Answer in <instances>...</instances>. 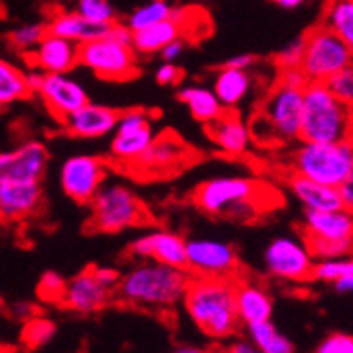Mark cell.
<instances>
[{
  "label": "cell",
  "mask_w": 353,
  "mask_h": 353,
  "mask_svg": "<svg viewBox=\"0 0 353 353\" xmlns=\"http://www.w3.org/2000/svg\"><path fill=\"white\" fill-rule=\"evenodd\" d=\"M190 275L184 269L138 261L114 285V296L134 309L150 313H172L182 305Z\"/></svg>",
  "instance_id": "6da1fadb"
},
{
  "label": "cell",
  "mask_w": 353,
  "mask_h": 353,
  "mask_svg": "<svg viewBox=\"0 0 353 353\" xmlns=\"http://www.w3.org/2000/svg\"><path fill=\"white\" fill-rule=\"evenodd\" d=\"M182 307L190 322L212 341H231L241 328L235 309V279L190 277Z\"/></svg>",
  "instance_id": "7a4b0ae2"
},
{
  "label": "cell",
  "mask_w": 353,
  "mask_h": 353,
  "mask_svg": "<svg viewBox=\"0 0 353 353\" xmlns=\"http://www.w3.org/2000/svg\"><path fill=\"white\" fill-rule=\"evenodd\" d=\"M267 188L248 176H220L201 182L192 190V203L210 216H224L237 222L259 220L265 210Z\"/></svg>",
  "instance_id": "3957f363"
},
{
  "label": "cell",
  "mask_w": 353,
  "mask_h": 353,
  "mask_svg": "<svg viewBox=\"0 0 353 353\" xmlns=\"http://www.w3.org/2000/svg\"><path fill=\"white\" fill-rule=\"evenodd\" d=\"M299 140L309 144L351 142V106L332 98L324 83H307Z\"/></svg>",
  "instance_id": "277c9868"
},
{
  "label": "cell",
  "mask_w": 353,
  "mask_h": 353,
  "mask_svg": "<svg viewBox=\"0 0 353 353\" xmlns=\"http://www.w3.org/2000/svg\"><path fill=\"white\" fill-rule=\"evenodd\" d=\"M91 205L89 229L95 233H121L127 229L146 227L152 222V216L146 203L136 195V192L121 182L102 184V188L95 192Z\"/></svg>",
  "instance_id": "5b68a950"
},
{
  "label": "cell",
  "mask_w": 353,
  "mask_h": 353,
  "mask_svg": "<svg viewBox=\"0 0 353 353\" xmlns=\"http://www.w3.org/2000/svg\"><path fill=\"white\" fill-rule=\"evenodd\" d=\"M303 114V89L277 83L261 112L252 121L250 136L261 144H288L299 140Z\"/></svg>",
  "instance_id": "8992f818"
},
{
  "label": "cell",
  "mask_w": 353,
  "mask_h": 353,
  "mask_svg": "<svg viewBox=\"0 0 353 353\" xmlns=\"http://www.w3.org/2000/svg\"><path fill=\"white\" fill-rule=\"evenodd\" d=\"M79 63L104 81H130L140 74L132 32L119 23H112L106 37L79 45Z\"/></svg>",
  "instance_id": "52a82bcc"
},
{
  "label": "cell",
  "mask_w": 353,
  "mask_h": 353,
  "mask_svg": "<svg viewBox=\"0 0 353 353\" xmlns=\"http://www.w3.org/2000/svg\"><path fill=\"white\" fill-rule=\"evenodd\" d=\"M292 174L311 182L339 188L353 180V146L351 142L309 144L303 142L292 152Z\"/></svg>",
  "instance_id": "ba28073f"
},
{
  "label": "cell",
  "mask_w": 353,
  "mask_h": 353,
  "mask_svg": "<svg viewBox=\"0 0 353 353\" xmlns=\"http://www.w3.org/2000/svg\"><path fill=\"white\" fill-rule=\"evenodd\" d=\"M303 241L315 261L343 259L351 254L353 245V216L349 210L305 212Z\"/></svg>",
  "instance_id": "9c48e42d"
},
{
  "label": "cell",
  "mask_w": 353,
  "mask_h": 353,
  "mask_svg": "<svg viewBox=\"0 0 353 353\" xmlns=\"http://www.w3.org/2000/svg\"><path fill=\"white\" fill-rule=\"evenodd\" d=\"M197 159V150L188 146L176 132L154 134L148 148L134 165L125 170L138 180H165L186 170Z\"/></svg>",
  "instance_id": "30bf717a"
},
{
  "label": "cell",
  "mask_w": 353,
  "mask_h": 353,
  "mask_svg": "<svg viewBox=\"0 0 353 353\" xmlns=\"http://www.w3.org/2000/svg\"><path fill=\"white\" fill-rule=\"evenodd\" d=\"M351 45L339 39L326 26H319L305 37L301 70L309 83H324L334 72L351 66Z\"/></svg>",
  "instance_id": "8fae6325"
},
{
  "label": "cell",
  "mask_w": 353,
  "mask_h": 353,
  "mask_svg": "<svg viewBox=\"0 0 353 353\" xmlns=\"http://www.w3.org/2000/svg\"><path fill=\"white\" fill-rule=\"evenodd\" d=\"M114 138L110 142V161L119 170H127L134 165L142 152L148 148V144L154 138L152 132V119L142 108H130L119 112Z\"/></svg>",
  "instance_id": "7c38bea8"
},
{
  "label": "cell",
  "mask_w": 353,
  "mask_h": 353,
  "mask_svg": "<svg viewBox=\"0 0 353 353\" xmlns=\"http://www.w3.org/2000/svg\"><path fill=\"white\" fill-rule=\"evenodd\" d=\"M184 271L190 277H239V256L237 250L218 239H188L186 241V265Z\"/></svg>",
  "instance_id": "4fadbf2b"
},
{
  "label": "cell",
  "mask_w": 353,
  "mask_h": 353,
  "mask_svg": "<svg viewBox=\"0 0 353 353\" xmlns=\"http://www.w3.org/2000/svg\"><path fill=\"white\" fill-rule=\"evenodd\" d=\"M265 269L271 277L285 283H305L311 279L315 259L303 237H275L263 254Z\"/></svg>",
  "instance_id": "5bb4252c"
},
{
  "label": "cell",
  "mask_w": 353,
  "mask_h": 353,
  "mask_svg": "<svg viewBox=\"0 0 353 353\" xmlns=\"http://www.w3.org/2000/svg\"><path fill=\"white\" fill-rule=\"evenodd\" d=\"M108 176V163L95 154H77L63 161L59 172L61 190L77 201L89 203Z\"/></svg>",
  "instance_id": "9a60e30c"
},
{
  "label": "cell",
  "mask_w": 353,
  "mask_h": 353,
  "mask_svg": "<svg viewBox=\"0 0 353 353\" xmlns=\"http://www.w3.org/2000/svg\"><path fill=\"white\" fill-rule=\"evenodd\" d=\"M47 163V146L39 140H28L11 152H0V182L41 184Z\"/></svg>",
  "instance_id": "2e32d148"
},
{
  "label": "cell",
  "mask_w": 353,
  "mask_h": 353,
  "mask_svg": "<svg viewBox=\"0 0 353 353\" xmlns=\"http://www.w3.org/2000/svg\"><path fill=\"white\" fill-rule=\"evenodd\" d=\"M112 296L114 290L100 283L98 277L93 275L91 267H87L72 279H66V288H63V296L59 305L79 315H93L106 309L112 303Z\"/></svg>",
  "instance_id": "e0dca14e"
},
{
  "label": "cell",
  "mask_w": 353,
  "mask_h": 353,
  "mask_svg": "<svg viewBox=\"0 0 353 353\" xmlns=\"http://www.w3.org/2000/svg\"><path fill=\"white\" fill-rule=\"evenodd\" d=\"M130 254L138 261H152L159 265L184 269L186 239L180 233L170 231V229H154L134 239L130 245Z\"/></svg>",
  "instance_id": "ac0fdd59"
},
{
  "label": "cell",
  "mask_w": 353,
  "mask_h": 353,
  "mask_svg": "<svg viewBox=\"0 0 353 353\" xmlns=\"http://www.w3.org/2000/svg\"><path fill=\"white\" fill-rule=\"evenodd\" d=\"M37 93H41L45 108L59 123L89 102L83 85L68 74H43V83Z\"/></svg>",
  "instance_id": "d6986e66"
},
{
  "label": "cell",
  "mask_w": 353,
  "mask_h": 353,
  "mask_svg": "<svg viewBox=\"0 0 353 353\" xmlns=\"http://www.w3.org/2000/svg\"><path fill=\"white\" fill-rule=\"evenodd\" d=\"M119 119V110L110 106H100L87 102L79 110H74L70 117L61 121L63 130L72 138H83V140H98L114 132Z\"/></svg>",
  "instance_id": "ffe728a7"
},
{
  "label": "cell",
  "mask_w": 353,
  "mask_h": 353,
  "mask_svg": "<svg viewBox=\"0 0 353 353\" xmlns=\"http://www.w3.org/2000/svg\"><path fill=\"white\" fill-rule=\"evenodd\" d=\"M28 63L43 70V74H68L79 63V45L45 34L28 53Z\"/></svg>",
  "instance_id": "44dd1931"
},
{
  "label": "cell",
  "mask_w": 353,
  "mask_h": 353,
  "mask_svg": "<svg viewBox=\"0 0 353 353\" xmlns=\"http://www.w3.org/2000/svg\"><path fill=\"white\" fill-rule=\"evenodd\" d=\"M43 208L41 184L23 182H0V220L21 222Z\"/></svg>",
  "instance_id": "7402d4cb"
},
{
  "label": "cell",
  "mask_w": 353,
  "mask_h": 353,
  "mask_svg": "<svg viewBox=\"0 0 353 353\" xmlns=\"http://www.w3.org/2000/svg\"><path fill=\"white\" fill-rule=\"evenodd\" d=\"M235 309L239 322L248 328L273 317V296L261 281L235 279Z\"/></svg>",
  "instance_id": "603a6c76"
},
{
  "label": "cell",
  "mask_w": 353,
  "mask_h": 353,
  "mask_svg": "<svg viewBox=\"0 0 353 353\" xmlns=\"http://www.w3.org/2000/svg\"><path fill=\"white\" fill-rule=\"evenodd\" d=\"M205 127H208V138L222 154L243 157L248 152L252 136L248 125L241 121V117L235 110H222V114L216 117Z\"/></svg>",
  "instance_id": "cb8c5ba5"
},
{
  "label": "cell",
  "mask_w": 353,
  "mask_h": 353,
  "mask_svg": "<svg viewBox=\"0 0 353 353\" xmlns=\"http://www.w3.org/2000/svg\"><path fill=\"white\" fill-rule=\"evenodd\" d=\"M45 28H47V34H51V37L70 41L74 45H85V43H91L95 39L106 37L112 28V23H91L72 11V13L55 15Z\"/></svg>",
  "instance_id": "d4e9b609"
},
{
  "label": "cell",
  "mask_w": 353,
  "mask_h": 353,
  "mask_svg": "<svg viewBox=\"0 0 353 353\" xmlns=\"http://www.w3.org/2000/svg\"><path fill=\"white\" fill-rule=\"evenodd\" d=\"M184 37H186L184 26L178 19L176 9H174L170 19H165L161 23H154L142 32H134L132 34V49L136 53H142V55H152V53L161 51L165 45L178 41V39L184 41Z\"/></svg>",
  "instance_id": "484cf974"
},
{
  "label": "cell",
  "mask_w": 353,
  "mask_h": 353,
  "mask_svg": "<svg viewBox=\"0 0 353 353\" xmlns=\"http://www.w3.org/2000/svg\"><path fill=\"white\" fill-rule=\"evenodd\" d=\"M292 195L301 201L305 212H332V210H343L341 199H339V190L311 182L307 178H301L292 174L288 178Z\"/></svg>",
  "instance_id": "4316f807"
},
{
  "label": "cell",
  "mask_w": 353,
  "mask_h": 353,
  "mask_svg": "<svg viewBox=\"0 0 353 353\" xmlns=\"http://www.w3.org/2000/svg\"><path fill=\"white\" fill-rule=\"evenodd\" d=\"M252 89V77L248 70H235V68H222L216 74L214 81V95L222 108H235L239 106Z\"/></svg>",
  "instance_id": "83f0119b"
},
{
  "label": "cell",
  "mask_w": 353,
  "mask_h": 353,
  "mask_svg": "<svg viewBox=\"0 0 353 353\" xmlns=\"http://www.w3.org/2000/svg\"><path fill=\"white\" fill-rule=\"evenodd\" d=\"M178 100L190 110L192 119L199 121V123H203V125L212 123V121H214L216 117H220L222 110H224L212 89L197 87V85L182 87V89L178 91Z\"/></svg>",
  "instance_id": "f1b7e54d"
},
{
  "label": "cell",
  "mask_w": 353,
  "mask_h": 353,
  "mask_svg": "<svg viewBox=\"0 0 353 353\" xmlns=\"http://www.w3.org/2000/svg\"><path fill=\"white\" fill-rule=\"evenodd\" d=\"M248 339L263 353H294V343L271 322H261L248 326Z\"/></svg>",
  "instance_id": "f546056e"
},
{
  "label": "cell",
  "mask_w": 353,
  "mask_h": 353,
  "mask_svg": "<svg viewBox=\"0 0 353 353\" xmlns=\"http://www.w3.org/2000/svg\"><path fill=\"white\" fill-rule=\"evenodd\" d=\"M30 95L26 74L17 70L13 63L0 59V108L15 104Z\"/></svg>",
  "instance_id": "4dcf8cb0"
},
{
  "label": "cell",
  "mask_w": 353,
  "mask_h": 353,
  "mask_svg": "<svg viewBox=\"0 0 353 353\" xmlns=\"http://www.w3.org/2000/svg\"><path fill=\"white\" fill-rule=\"evenodd\" d=\"M326 28L353 47V0H330Z\"/></svg>",
  "instance_id": "1f68e13d"
},
{
  "label": "cell",
  "mask_w": 353,
  "mask_h": 353,
  "mask_svg": "<svg viewBox=\"0 0 353 353\" xmlns=\"http://www.w3.org/2000/svg\"><path fill=\"white\" fill-rule=\"evenodd\" d=\"M172 11H174V7L168 3V0H150V3L136 9L130 15L125 28L130 30L132 34H134V32H142V30H146V28H150L154 23H161V21L170 19Z\"/></svg>",
  "instance_id": "d6a6232c"
},
{
  "label": "cell",
  "mask_w": 353,
  "mask_h": 353,
  "mask_svg": "<svg viewBox=\"0 0 353 353\" xmlns=\"http://www.w3.org/2000/svg\"><path fill=\"white\" fill-rule=\"evenodd\" d=\"M347 275H353V261L349 256H343V259H319L313 263L311 269L313 281L332 283V285Z\"/></svg>",
  "instance_id": "836d02e7"
},
{
  "label": "cell",
  "mask_w": 353,
  "mask_h": 353,
  "mask_svg": "<svg viewBox=\"0 0 353 353\" xmlns=\"http://www.w3.org/2000/svg\"><path fill=\"white\" fill-rule=\"evenodd\" d=\"M53 336H55V324L51 322V319L43 317V315H34L32 319H28V322H23L21 343L28 349H41Z\"/></svg>",
  "instance_id": "e575fe53"
},
{
  "label": "cell",
  "mask_w": 353,
  "mask_h": 353,
  "mask_svg": "<svg viewBox=\"0 0 353 353\" xmlns=\"http://www.w3.org/2000/svg\"><path fill=\"white\" fill-rule=\"evenodd\" d=\"M74 13L91 23H117V13L110 0H77Z\"/></svg>",
  "instance_id": "d590c367"
},
{
  "label": "cell",
  "mask_w": 353,
  "mask_h": 353,
  "mask_svg": "<svg viewBox=\"0 0 353 353\" xmlns=\"http://www.w3.org/2000/svg\"><path fill=\"white\" fill-rule=\"evenodd\" d=\"M47 34L45 23H23L9 34V43L19 51H32Z\"/></svg>",
  "instance_id": "8d00e7d4"
},
{
  "label": "cell",
  "mask_w": 353,
  "mask_h": 353,
  "mask_svg": "<svg viewBox=\"0 0 353 353\" xmlns=\"http://www.w3.org/2000/svg\"><path fill=\"white\" fill-rule=\"evenodd\" d=\"M324 87L332 93V98L351 106V102H353V70H351V66L328 77L324 81Z\"/></svg>",
  "instance_id": "74e56055"
},
{
  "label": "cell",
  "mask_w": 353,
  "mask_h": 353,
  "mask_svg": "<svg viewBox=\"0 0 353 353\" xmlns=\"http://www.w3.org/2000/svg\"><path fill=\"white\" fill-rule=\"evenodd\" d=\"M63 288H66V279L55 271H47L39 281L37 294L45 303H57L59 305V301L63 296Z\"/></svg>",
  "instance_id": "f35d334b"
},
{
  "label": "cell",
  "mask_w": 353,
  "mask_h": 353,
  "mask_svg": "<svg viewBox=\"0 0 353 353\" xmlns=\"http://www.w3.org/2000/svg\"><path fill=\"white\" fill-rule=\"evenodd\" d=\"M303 53H305V37H303V39L290 41V43H288V45L277 53V63H279V68H281V70L301 68Z\"/></svg>",
  "instance_id": "ab89813d"
},
{
  "label": "cell",
  "mask_w": 353,
  "mask_h": 353,
  "mask_svg": "<svg viewBox=\"0 0 353 353\" xmlns=\"http://www.w3.org/2000/svg\"><path fill=\"white\" fill-rule=\"evenodd\" d=\"M313 353H353V336L347 332H332L313 349Z\"/></svg>",
  "instance_id": "60d3db41"
},
{
  "label": "cell",
  "mask_w": 353,
  "mask_h": 353,
  "mask_svg": "<svg viewBox=\"0 0 353 353\" xmlns=\"http://www.w3.org/2000/svg\"><path fill=\"white\" fill-rule=\"evenodd\" d=\"M222 353H263V351L256 347L250 339L237 336V339H231V343L222 349Z\"/></svg>",
  "instance_id": "b9f144b4"
},
{
  "label": "cell",
  "mask_w": 353,
  "mask_h": 353,
  "mask_svg": "<svg viewBox=\"0 0 353 353\" xmlns=\"http://www.w3.org/2000/svg\"><path fill=\"white\" fill-rule=\"evenodd\" d=\"M91 271H93L95 277H98L100 283H104L106 288L114 290V285H117V281L121 277V273L117 269H112V267H91Z\"/></svg>",
  "instance_id": "7bdbcfd3"
},
{
  "label": "cell",
  "mask_w": 353,
  "mask_h": 353,
  "mask_svg": "<svg viewBox=\"0 0 353 353\" xmlns=\"http://www.w3.org/2000/svg\"><path fill=\"white\" fill-rule=\"evenodd\" d=\"M279 83H285V85H290V87L305 89L309 81H307V77L303 74V70H301V68H290V70H281Z\"/></svg>",
  "instance_id": "ee69618b"
},
{
  "label": "cell",
  "mask_w": 353,
  "mask_h": 353,
  "mask_svg": "<svg viewBox=\"0 0 353 353\" xmlns=\"http://www.w3.org/2000/svg\"><path fill=\"white\" fill-rule=\"evenodd\" d=\"M180 79V68L176 63H163L161 68L157 70V81L159 85H174Z\"/></svg>",
  "instance_id": "f6af8a7d"
},
{
  "label": "cell",
  "mask_w": 353,
  "mask_h": 353,
  "mask_svg": "<svg viewBox=\"0 0 353 353\" xmlns=\"http://www.w3.org/2000/svg\"><path fill=\"white\" fill-rule=\"evenodd\" d=\"M184 47H186V43L182 41V39H178V41H174V43H170V45H165L161 51V57H163V61L165 63H176V59L184 53Z\"/></svg>",
  "instance_id": "bcb514c9"
},
{
  "label": "cell",
  "mask_w": 353,
  "mask_h": 353,
  "mask_svg": "<svg viewBox=\"0 0 353 353\" xmlns=\"http://www.w3.org/2000/svg\"><path fill=\"white\" fill-rule=\"evenodd\" d=\"M11 315H13V319H17V322H28V319H32L39 313H37V307L32 303H17L11 309Z\"/></svg>",
  "instance_id": "7dc6e473"
},
{
  "label": "cell",
  "mask_w": 353,
  "mask_h": 353,
  "mask_svg": "<svg viewBox=\"0 0 353 353\" xmlns=\"http://www.w3.org/2000/svg\"><path fill=\"white\" fill-rule=\"evenodd\" d=\"M254 55L250 53H241V55H233L227 59V63H224V68H235V70H248L250 66H254Z\"/></svg>",
  "instance_id": "c3c4849f"
},
{
  "label": "cell",
  "mask_w": 353,
  "mask_h": 353,
  "mask_svg": "<svg viewBox=\"0 0 353 353\" xmlns=\"http://www.w3.org/2000/svg\"><path fill=\"white\" fill-rule=\"evenodd\" d=\"M336 190H339V199H341L343 210H349L351 212V205H353V180H347Z\"/></svg>",
  "instance_id": "681fc988"
},
{
  "label": "cell",
  "mask_w": 353,
  "mask_h": 353,
  "mask_svg": "<svg viewBox=\"0 0 353 353\" xmlns=\"http://www.w3.org/2000/svg\"><path fill=\"white\" fill-rule=\"evenodd\" d=\"M334 290H336L339 294H349V292L353 290V275H347V277L339 279V281L334 283Z\"/></svg>",
  "instance_id": "f907efd6"
},
{
  "label": "cell",
  "mask_w": 353,
  "mask_h": 353,
  "mask_svg": "<svg viewBox=\"0 0 353 353\" xmlns=\"http://www.w3.org/2000/svg\"><path fill=\"white\" fill-rule=\"evenodd\" d=\"M26 83H28L30 93H37L39 87H41V83H43V74H39V72H28L26 74Z\"/></svg>",
  "instance_id": "816d5d0a"
},
{
  "label": "cell",
  "mask_w": 353,
  "mask_h": 353,
  "mask_svg": "<svg viewBox=\"0 0 353 353\" xmlns=\"http://www.w3.org/2000/svg\"><path fill=\"white\" fill-rule=\"evenodd\" d=\"M172 353H216V351L208 347H197V345H184V347H176Z\"/></svg>",
  "instance_id": "f5cc1de1"
},
{
  "label": "cell",
  "mask_w": 353,
  "mask_h": 353,
  "mask_svg": "<svg viewBox=\"0 0 353 353\" xmlns=\"http://www.w3.org/2000/svg\"><path fill=\"white\" fill-rule=\"evenodd\" d=\"M273 3L281 9H296L305 3V0H273Z\"/></svg>",
  "instance_id": "db71d44e"
},
{
  "label": "cell",
  "mask_w": 353,
  "mask_h": 353,
  "mask_svg": "<svg viewBox=\"0 0 353 353\" xmlns=\"http://www.w3.org/2000/svg\"><path fill=\"white\" fill-rule=\"evenodd\" d=\"M7 309V303H5V299L3 296H0V313H3Z\"/></svg>",
  "instance_id": "11a10c76"
},
{
  "label": "cell",
  "mask_w": 353,
  "mask_h": 353,
  "mask_svg": "<svg viewBox=\"0 0 353 353\" xmlns=\"http://www.w3.org/2000/svg\"><path fill=\"white\" fill-rule=\"evenodd\" d=\"M199 3H205V0H199Z\"/></svg>",
  "instance_id": "9f6ffc18"
}]
</instances>
